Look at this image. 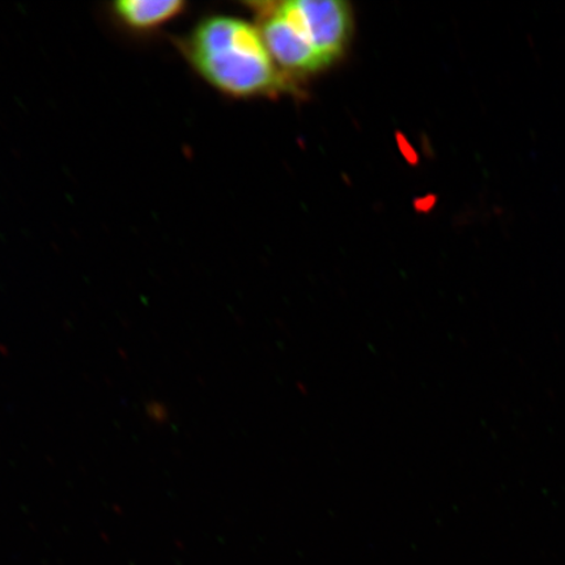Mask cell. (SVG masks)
Wrapping results in <instances>:
<instances>
[{
	"label": "cell",
	"instance_id": "obj_1",
	"mask_svg": "<svg viewBox=\"0 0 565 565\" xmlns=\"http://www.w3.org/2000/svg\"><path fill=\"white\" fill-rule=\"evenodd\" d=\"M177 45L195 73L223 95L273 96L291 89L292 82L268 52L257 24L249 21L210 17Z\"/></svg>",
	"mask_w": 565,
	"mask_h": 565
},
{
	"label": "cell",
	"instance_id": "obj_2",
	"mask_svg": "<svg viewBox=\"0 0 565 565\" xmlns=\"http://www.w3.org/2000/svg\"><path fill=\"white\" fill-rule=\"evenodd\" d=\"M258 30L268 52L286 75H310L329 67L316 51L289 2L258 3Z\"/></svg>",
	"mask_w": 565,
	"mask_h": 565
},
{
	"label": "cell",
	"instance_id": "obj_3",
	"mask_svg": "<svg viewBox=\"0 0 565 565\" xmlns=\"http://www.w3.org/2000/svg\"><path fill=\"white\" fill-rule=\"evenodd\" d=\"M316 51L333 65L350 44L353 19L348 3L338 0H289Z\"/></svg>",
	"mask_w": 565,
	"mask_h": 565
},
{
	"label": "cell",
	"instance_id": "obj_4",
	"mask_svg": "<svg viewBox=\"0 0 565 565\" xmlns=\"http://www.w3.org/2000/svg\"><path fill=\"white\" fill-rule=\"evenodd\" d=\"M185 2L177 0H122L110 4V15L124 31L148 35L164 30L186 12Z\"/></svg>",
	"mask_w": 565,
	"mask_h": 565
}]
</instances>
